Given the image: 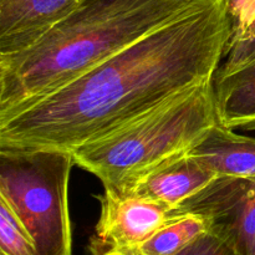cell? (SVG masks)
Masks as SVG:
<instances>
[{
    "instance_id": "obj_14",
    "label": "cell",
    "mask_w": 255,
    "mask_h": 255,
    "mask_svg": "<svg viewBox=\"0 0 255 255\" xmlns=\"http://www.w3.org/2000/svg\"><path fill=\"white\" fill-rule=\"evenodd\" d=\"M255 57V22L249 27L242 39L229 45L226 56L218 69V74H226L237 67L242 66L247 61Z\"/></svg>"
},
{
    "instance_id": "obj_13",
    "label": "cell",
    "mask_w": 255,
    "mask_h": 255,
    "mask_svg": "<svg viewBox=\"0 0 255 255\" xmlns=\"http://www.w3.org/2000/svg\"><path fill=\"white\" fill-rule=\"evenodd\" d=\"M158 1H177V2H194L197 0H87L84 6L77 10V16H95V15L119 14L138 9L144 5Z\"/></svg>"
},
{
    "instance_id": "obj_2",
    "label": "cell",
    "mask_w": 255,
    "mask_h": 255,
    "mask_svg": "<svg viewBox=\"0 0 255 255\" xmlns=\"http://www.w3.org/2000/svg\"><path fill=\"white\" fill-rule=\"evenodd\" d=\"M197 1H158L119 14L71 15L31 46L0 56V121L77 80Z\"/></svg>"
},
{
    "instance_id": "obj_3",
    "label": "cell",
    "mask_w": 255,
    "mask_h": 255,
    "mask_svg": "<svg viewBox=\"0 0 255 255\" xmlns=\"http://www.w3.org/2000/svg\"><path fill=\"white\" fill-rule=\"evenodd\" d=\"M214 77L206 80L106 136L72 149L75 164L104 189L124 192L138 177L187 154L219 122Z\"/></svg>"
},
{
    "instance_id": "obj_12",
    "label": "cell",
    "mask_w": 255,
    "mask_h": 255,
    "mask_svg": "<svg viewBox=\"0 0 255 255\" xmlns=\"http://www.w3.org/2000/svg\"><path fill=\"white\" fill-rule=\"evenodd\" d=\"M0 255H36L32 239L11 207L0 199Z\"/></svg>"
},
{
    "instance_id": "obj_11",
    "label": "cell",
    "mask_w": 255,
    "mask_h": 255,
    "mask_svg": "<svg viewBox=\"0 0 255 255\" xmlns=\"http://www.w3.org/2000/svg\"><path fill=\"white\" fill-rule=\"evenodd\" d=\"M209 231L211 224L206 217L183 213L157 231L133 255H181Z\"/></svg>"
},
{
    "instance_id": "obj_6",
    "label": "cell",
    "mask_w": 255,
    "mask_h": 255,
    "mask_svg": "<svg viewBox=\"0 0 255 255\" xmlns=\"http://www.w3.org/2000/svg\"><path fill=\"white\" fill-rule=\"evenodd\" d=\"M206 217L211 231L224 237L237 255H255V181L218 176L178 208Z\"/></svg>"
},
{
    "instance_id": "obj_7",
    "label": "cell",
    "mask_w": 255,
    "mask_h": 255,
    "mask_svg": "<svg viewBox=\"0 0 255 255\" xmlns=\"http://www.w3.org/2000/svg\"><path fill=\"white\" fill-rule=\"evenodd\" d=\"M87 0H0V56L25 50Z\"/></svg>"
},
{
    "instance_id": "obj_1",
    "label": "cell",
    "mask_w": 255,
    "mask_h": 255,
    "mask_svg": "<svg viewBox=\"0 0 255 255\" xmlns=\"http://www.w3.org/2000/svg\"><path fill=\"white\" fill-rule=\"evenodd\" d=\"M229 0L196 4L75 81L0 121V146L72 151L216 76L232 37Z\"/></svg>"
},
{
    "instance_id": "obj_4",
    "label": "cell",
    "mask_w": 255,
    "mask_h": 255,
    "mask_svg": "<svg viewBox=\"0 0 255 255\" xmlns=\"http://www.w3.org/2000/svg\"><path fill=\"white\" fill-rule=\"evenodd\" d=\"M71 151L0 146V199L32 239L36 255H72Z\"/></svg>"
},
{
    "instance_id": "obj_9",
    "label": "cell",
    "mask_w": 255,
    "mask_h": 255,
    "mask_svg": "<svg viewBox=\"0 0 255 255\" xmlns=\"http://www.w3.org/2000/svg\"><path fill=\"white\" fill-rule=\"evenodd\" d=\"M218 176L255 181V138L218 124L191 152Z\"/></svg>"
},
{
    "instance_id": "obj_17",
    "label": "cell",
    "mask_w": 255,
    "mask_h": 255,
    "mask_svg": "<svg viewBox=\"0 0 255 255\" xmlns=\"http://www.w3.org/2000/svg\"><path fill=\"white\" fill-rule=\"evenodd\" d=\"M119 255H120V254H119Z\"/></svg>"
},
{
    "instance_id": "obj_15",
    "label": "cell",
    "mask_w": 255,
    "mask_h": 255,
    "mask_svg": "<svg viewBox=\"0 0 255 255\" xmlns=\"http://www.w3.org/2000/svg\"><path fill=\"white\" fill-rule=\"evenodd\" d=\"M228 10L232 25L229 45H232L242 39L255 22V0H229Z\"/></svg>"
},
{
    "instance_id": "obj_10",
    "label": "cell",
    "mask_w": 255,
    "mask_h": 255,
    "mask_svg": "<svg viewBox=\"0 0 255 255\" xmlns=\"http://www.w3.org/2000/svg\"><path fill=\"white\" fill-rule=\"evenodd\" d=\"M219 122L228 128L255 129V57L214 76Z\"/></svg>"
},
{
    "instance_id": "obj_16",
    "label": "cell",
    "mask_w": 255,
    "mask_h": 255,
    "mask_svg": "<svg viewBox=\"0 0 255 255\" xmlns=\"http://www.w3.org/2000/svg\"><path fill=\"white\" fill-rule=\"evenodd\" d=\"M181 255H237V253L224 237L209 231Z\"/></svg>"
},
{
    "instance_id": "obj_8",
    "label": "cell",
    "mask_w": 255,
    "mask_h": 255,
    "mask_svg": "<svg viewBox=\"0 0 255 255\" xmlns=\"http://www.w3.org/2000/svg\"><path fill=\"white\" fill-rule=\"evenodd\" d=\"M217 177L216 172L187 153L146 172L121 194L152 199L179 208L207 188Z\"/></svg>"
},
{
    "instance_id": "obj_5",
    "label": "cell",
    "mask_w": 255,
    "mask_h": 255,
    "mask_svg": "<svg viewBox=\"0 0 255 255\" xmlns=\"http://www.w3.org/2000/svg\"><path fill=\"white\" fill-rule=\"evenodd\" d=\"M101 213L90 241L91 255H133L157 231L181 216L162 202L104 189Z\"/></svg>"
}]
</instances>
